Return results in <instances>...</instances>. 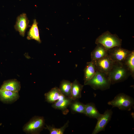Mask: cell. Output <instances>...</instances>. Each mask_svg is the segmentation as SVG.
<instances>
[{"label":"cell","instance_id":"cell-1","mask_svg":"<svg viewBox=\"0 0 134 134\" xmlns=\"http://www.w3.org/2000/svg\"><path fill=\"white\" fill-rule=\"evenodd\" d=\"M131 76L130 72L124 64L114 63L108 76L111 84L123 82Z\"/></svg>","mask_w":134,"mask_h":134},{"label":"cell","instance_id":"cell-2","mask_svg":"<svg viewBox=\"0 0 134 134\" xmlns=\"http://www.w3.org/2000/svg\"><path fill=\"white\" fill-rule=\"evenodd\" d=\"M84 85L90 86L94 90L103 91L109 89L111 84L108 75L97 70L93 77Z\"/></svg>","mask_w":134,"mask_h":134},{"label":"cell","instance_id":"cell-3","mask_svg":"<svg viewBox=\"0 0 134 134\" xmlns=\"http://www.w3.org/2000/svg\"><path fill=\"white\" fill-rule=\"evenodd\" d=\"M107 104L112 107H117L122 110L130 111L134 107V100L130 96L124 93H120Z\"/></svg>","mask_w":134,"mask_h":134},{"label":"cell","instance_id":"cell-4","mask_svg":"<svg viewBox=\"0 0 134 134\" xmlns=\"http://www.w3.org/2000/svg\"><path fill=\"white\" fill-rule=\"evenodd\" d=\"M95 43L96 44H101L108 50L114 47H121L122 40L117 35L112 34L107 31L98 37Z\"/></svg>","mask_w":134,"mask_h":134},{"label":"cell","instance_id":"cell-5","mask_svg":"<svg viewBox=\"0 0 134 134\" xmlns=\"http://www.w3.org/2000/svg\"><path fill=\"white\" fill-rule=\"evenodd\" d=\"M45 125L43 117L35 116L24 125L23 130L27 134H39L44 129Z\"/></svg>","mask_w":134,"mask_h":134},{"label":"cell","instance_id":"cell-6","mask_svg":"<svg viewBox=\"0 0 134 134\" xmlns=\"http://www.w3.org/2000/svg\"><path fill=\"white\" fill-rule=\"evenodd\" d=\"M108 55L114 63L124 64L131 51L121 47H114L107 50Z\"/></svg>","mask_w":134,"mask_h":134},{"label":"cell","instance_id":"cell-7","mask_svg":"<svg viewBox=\"0 0 134 134\" xmlns=\"http://www.w3.org/2000/svg\"><path fill=\"white\" fill-rule=\"evenodd\" d=\"M113 112L111 109H107L97 119V121L92 134H97L104 131L108 123L111 120Z\"/></svg>","mask_w":134,"mask_h":134},{"label":"cell","instance_id":"cell-8","mask_svg":"<svg viewBox=\"0 0 134 134\" xmlns=\"http://www.w3.org/2000/svg\"><path fill=\"white\" fill-rule=\"evenodd\" d=\"M92 61L97 70L108 75L114 64L108 55L99 59Z\"/></svg>","mask_w":134,"mask_h":134},{"label":"cell","instance_id":"cell-9","mask_svg":"<svg viewBox=\"0 0 134 134\" xmlns=\"http://www.w3.org/2000/svg\"><path fill=\"white\" fill-rule=\"evenodd\" d=\"M29 20L25 13H23L18 16L14 28L15 30L18 31L20 35L24 37L26 31L28 26Z\"/></svg>","mask_w":134,"mask_h":134},{"label":"cell","instance_id":"cell-10","mask_svg":"<svg viewBox=\"0 0 134 134\" xmlns=\"http://www.w3.org/2000/svg\"><path fill=\"white\" fill-rule=\"evenodd\" d=\"M44 95L45 101L50 103H53L66 97L62 94L59 88L57 87L52 88Z\"/></svg>","mask_w":134,"mask_h":134},{"label":"cell","instance_id":"cell-11","mask_svg":"<svg viewBox=\"0 0 134 134\" xmlns=\"http://www.w3.org/2000/svg\"><path fill=\"white\" fill-rule=\"evenodd\" d=\"M19 97V92L0 89V100L4 102L13 103L18 100Z\"/></svg>","mask_w":134,"mask_h":134},{"label":"cell","instance_id":"cell-12","mask_svg":"<svg viewBox=\"0 0 134 134\" xmlns=\"http://www.w3.org/2000/svg\"><path fill=\"white\" fill-rule=\"evenodd\" d=\"M21 88V84L19 81L16 79H12L4 81L0 89L19 92Z\"/></svg>","mask_w":134,"mask_h":134},{"label":"cell","instance_id":"cell-13","mask_svg":"<svg viewBox=\"0 0 134 134\" xmlns=\"http://www.w3.org/2000/svg\"><path fill=\"white\" fill-rule=\"evenodd\" d=\"M97 46L91 53V61L98 60L108 55V52L105 48L100 44Z\"/></svg>","mask_w":134,"mask_h":134},{"label":"cell","instance_id":"cell-14","mask_svg":"<svg viewBox=\"0 0 134 134\" xmlns=\"http://www.w3.org/2000/svg\"><path fill=\"white\" fill-rule=\"evenodd\" d=\"M97 70L93 62L87 63L84 69V84L91 79L96 74Z\"/></svg>","mask_w":134,"mask_h":134},{"label":"cell","instance_id":"cell-15","mask_svg":"<svg viewBox=\"0 0 134 134\" xmlns=\"http://www.w3.org/2000/svg\"><path fill=\"white\" fill-rule=\"evenodd\" d=\"M72 100L71 99L65 97L52 103V107L56 109L61 110L64 113L66 110L68 111L67 108L69 106Z\"/></svg>","mask_w":134,"mask_h":134},{"label":"cell","instance_id":"cell-16","mask_svg":"<svg viewBox=\"0 0 134 134\" xmlns=\"http://www.w3.org/2000/svg\"><path fill=\"white\" fill-rule=\"evenodd\" d=\"M102 114L99 112L94 103L90 102L85 104V115L86 116L97 119Z\"/></svg>","mask_w":134,"mask_h":134},{"label":"cell","instance_id":"cell-17","mask_svg":"<svg viewBox=\"0 0 134 134\" xmlns=\"http://www.w3.org/2000/svg\"><path fill=\"white\" fill-rule=\"evenodd\" d=\"M37 25L38 23L36 20L34 19L30 28L28 32L27 38L29 40L33 39L40 43L41 41Z\"/></svg>","mask_w":134,"mask_h":134},{"label":"cell","instance_id":"cell-18","mask_svg":"<svg viewBox=\"0 0 134 134\" xmlns=\"http://www.w3.org/2000/svg\"><path fill=\"white\" fill-rule=\"evenodd\" d=\"M83 86V85L80 84L76 79L72 83L71 99L72 100L81 98V92Z\"/></svg>","mask_w":134,"mask_h":134},{"label":"cell","instance_id":"cell-19","mask_svg":"<svg viewBox=\"0 0 134 134\" xmlns=\"http://www.w3.org/2000/svg\"><path fill=\"white\" fill-rule=\"evenodd\" d=\"M71 82L69 81L64 80L61 82L59 88L64 96L71 99Z\"/></svg>","mask_w":134,"mask_h":134},{"label":"cell","instance_id":"cell-20","mask_svg":"<svg viewBox=\"0 0 134 134\" xmlns=\"http://www.w3.org/2000/svg\"><path fill=\"white\" fill-rule=\"evenodd\" d=\"M69 106L71 110L73 113L85 114V104L80 102L78 99L72 100Z\"/></svg>","mask_w":134,"mask_h":134},{"label":"cell","instance_id":"cell-21","mask_svg":"<svg viewBox=\"0 0 134 134\" xmlns=\"http://www.w3.org/2000/svg\"><path fill=\"white\" fill-rule=\"evenodd\" d=\"M124 64L129 71L131 76L134 78V51H131L126 58Z\"/></svg>","mask_w":134,"mask_h":134},{"label":"cell","instance_id":"cell-22","mask_svg":"<svg viewBox=\"0 0 134 134\" xmlns=\"http://www.w3.org/2000/svg\"><path fill=\"white\" fill-rule=\"evenodd\" d=\"M69 123V121L68 120L63 126L59 128L46 125L44 129L48 130L50 134H63L66 129L68 127Z\"/></svg>","mask_w":134,"mask_h":134}]
</instances>
